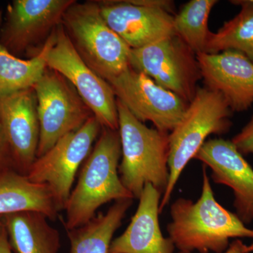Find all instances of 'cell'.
Wrapping results in <instances>:
<instances>
[{
	"label": "cell",
	"mask_w": 253,
	"mask_h": 253,
	"mask_svg": "<svg viewBox=\"0 0 253 253\" xmlns=\"http://www.w3.org/2000/svg\"><path fill=\"white\" fill-rule=\"evenodd\" d=\"M170 216L168 233L180 253H223L231 239H253V229L215 199L205 166L201 197L196 202L176 199L171 206Z\"/></svg>",
	"instance_id": "cell-1"
},
{
	"label": "cell",
	"mask_w": 253,
	"mask_h": 253,
	"mask_svg": "<svg viewBox=\"0 0 253 253\" xmlns=\"http://www.w3.org/2000/svg\"><path fill=\"white\" fill-rule=\"evenodd\" d=\"M121 156L119 131L102 127L65 206L66 218L63 223L66 230L89 222L104 204L134 199L118 175Z\"/></svg>",
	"instance_id": "cell-2"
},
{
	"label": "cell",
	"mask_w": 253,
	"mask_h": 253,
	"mask_svg": "<svg viewBox=\"0 0 253 253\" xmlns=\"http://www.w3.org/2000/svg\"><path fill=\"white\" fill-rule=\"evenodd\" d=\"M122 160L119 165L123 185L139 199L146 184L163 194L169 181V134L140 122L117 99Z\"/></svg>",
	"instance_id": "cell-3"
},
{
	"label": "cell",
	"mask_w": 253,
	"mask_h": 253,
	"mask_svg": "<svg viewBox=\"0 0 253 253\" xmlns=\"http://www.w3.org/2000/svg\"><path fill=\"white\" fill-rule=\"evenodd\" d=\"M233 113L222 95L206 86H198L180 122L169 134V181L160 204V213L170 201L183 169L208 136L230 130Z\"/></svg>",
	"instance_id": "cell-4"
},
{
	"label": "cell",
	"mask_w": 253,
	"mask_h": 253,
	"mask_svg": "<svg viewBox=\"0 0 253 253\" xmlns=\"http://www.w3.org/2000/svg\"><path fill=\"white\" fill-rule=\"evenodd\" d=\"M61 24L82 59L105 81L129 67L131 48L108 26L97 1H76L63 14Z\"/></svg>",
	"instance_id": "cell-5"
},
{
	"label": "cell",
	"mask_w": 253,
	"mask_h": 253,
	"mask_svg": "<svg viewBox=\"0 0 253 253\" xmlns=\"http://www.w3.org/2000/svg\"><path fill=\"white\" fill-rule=\"evenodd\" d=\"M129 67L145 75L188 104L202 80L196 54L176 35L131 49Z\"/></svg>",
	"instance_id": "cell-6"
},
{
	"label": "cell",
	"mask_w": 253,
	"mask_h": 253,
	"mask_svg": "<svg viewBox=\"0 0 253 253\" xmlns=\"http://www.w3.org/2000/svg\"><path fill=\"white\" fill-rule=\"evenodd\" d=\"M102 127L93 116L77 131L66 134L37 158L28 171L30 181L49 188L59 212L64 211L78 169L90 154Z\"/></svg>",
	"instance_id": "cell-7"
},
{
	"label": "cell",
	"mask_w": 253,
	"mask_h": 253,
	"mask_svg": "<svg viewBox=\"0 0 253 253\" xmlns=\"http://www.w3.org/2000/svg\"><path fill=\"white\" fill-rule=\"evenodd\" d=\"M33 88L40 123L39 158L63 136L79 129L94 114L72 84L49 68Z\"/></svg>",
	"instance_id": "cell-8"
},
{
	"label": "cell",
	"mask_w": 253,
	"mask_h": 253,
	"mask_svg": "<svg viewBox=\"0 0 253 253\" xmlns=\"http://www.w3.org/2000/svg\"><path fill=\"white\" fill-rule=\"evenodd\" d=\"M56 33V42L46 56L47 67L72 84L103 127L118 130L117 99L113 88L82 59L62 24Z\"/></svg>",
	"instance_id": "cell-9"
},
{
	"label": "cell",
	"mask_w": 253,
	"mask_h": 253,
	"mask_svg": "<svg viewBox=\"0 0 253 253\" xmlns=\"http://www.w3.org/2000/svg\"><path fill=\"white\" fill-rule=\"evenodd\" d=\"M107 82L116 99L138 121H149L163 132H171L176 127L189 105L144 73L130 67Z\"/></svg>",
	"instance_id": "cell-10"
},
{
	"label": "cell",
	"mask_w": 253,
	"mask_h": 253,
	"mask_svg": "<svg viewBox=\"0 0 253 253\" xmlns=\"http://www.w3.org/2000/svg\"><path fill=\"white\" fill-rule=\"evenodd\" d=\"M75 0H14L8 4L0 31V44L11 54L36 56V46L45 42L62 23ZM39 53V52H38Z\"/></svg>",
	"instance_id": "cell-11"
},
{
	"label": "cell",
	"mask_w": 253,
	"mask_h": 253,
	"mask_svg": "<svg viewBox=\"0 0 253 253\" xmlns=\"http://www.w3.org/2000/svg\"><path fill=\"white\" fill-rule=\"evenodd\" d=\"M211 169L216 184L229 186L234 193L235 214L244 224L253 221V169L231 141H206L195 156Z\"/></svg>",
	"instance_id": "cell-12"
},
{
	"label": "cell",
	"mask_w": 253,
	"mask_h": 253,
	"mask_svg": "<svg viewBox=\"0 0 253 253\" xmlns=\"http://www.w3.org/2000/svg\"><path fill=\"white\" fill-rule=\"evenodd\" d=\"M0 118L15 171L26 176L36 161L40 139L37 98L33 88L0 96Z\"/></svg>",
	"instance_id": "cell-13"
},
{
	"label": "cell",
	"mask_w": 253,
	"mask_h": 253,
	"mask_svg": "<svg viewBox=\"0 0 253 253\" xmlns=\"http://www.w3.org/2000/svg\"><path fill=\"white\" fill-rule=\"evenodd\" d=\"M205 86L224 96L233 112L253 104V63L239 51L196 54Z\"/></svg>",
	"instance_id": "cell-14"
},
{
	"label": "cell",
	"mask_w": 253,
	"mask_h": 253,
	"mask_svg": "<svg viewBox=\"0 0 253 253\" xmlns=\"http://www.w3.org/2000/svg\"><path fill=\"white\" fill-rule=\"evenodd\" d=\"M103 18L131 49L175 35L174 16L166 10L126 1H96Z\"/></svg>",
	"instance_id": "cell-15"
},
{
	"label": "cell",
	"mask_w": 253,
	"mask_h": 253,
	"mask_svg": "<svg viewBox=\"0 0 253 253\" xmlns=\"http://www.w3.org/2000/svg\"><path fill=\"white\" fill-rule=\"evenodd\" d=\"M162 193L148 184L126 231L113 240L109 253H174L172 240L163 236L159 223Z\"/></svg>",
	"instance_id": "cell-16"
},
{
	"label": "cell",
	"mask_w": 253,
	"mask_h": 253,
	"mask_svg": "<svg viewBox=\"0 0 253 253\" xmlns=\"http://www.w3.org/2000/svg\"><path fill=\"white\" fill-rule=\"evenodd\" d=\"M44 214L23 211L3 216V224L16 253H58L61 239Z\"/></svg>",
	"instance_id": "cell-17"
},
{
	"label": "cell",
	"mask_w": 253,
	"mask_h": 253,
	"mask_svg": "<svg viewBox=\"0 0 253 253\" xmlns=\"http://www.w3.org/2000/svg\"><path fill=\"white\" fill-rule=\"evenodd\" d=\"M23 211L41 212L53 221L59 213L47 186L14 170L4 173L0 176V217Z\"/></svg>",
	"instance_id": "cell-18"
},
{
	"label": "cell",
	"mask_w": 253,
	"mask_h": 253,
	"mask_svg": "<svg viewBox=\"0 0 253 253\" xmlns=\"http://www.w3.org/2000/svg\"><path fill=\"white\" fill-rule=\"evenodd\" d=\"M132 202V199L116 201L106 213H99L84 225L66 230L70 253H109L113 236Z\"/></svg>",
	"instance_id": "cell-19"
},
{
	"label": "cell",
	"mask_w": 253,
	"mask_h": 253,
	"mask_svg": "<svg viewBox=\"0 0 253 253\" xmlns=\"http://www.w3.org/2000/svg\"><path fill=\"white\" fill-rule=\"evenodd\" d=\"M56 30L31 59L17 57L0 44V96L33 88L41 79L48 68L46 56L56 42Z\"/></svg>",
	"instance_id": "cell-20"
},
{
	"label": "cell",
	"mask_w": 253,
	"mask_h": 253,
	"mask_svg": "<svg viewBox=\"0 0 253 253\" xmlns=\"http://www.w3.org/2000/svg\"><path fill=\"white\" fill-rule=\"evenodd\" d=\"M231 4L241 7L239 14L226 21L217 32H211L205 53L217 54L233 50L253 63V0H234Z\"/></svg>",
	"instance_id": "cell-21"
},
{
	"label": "cell",
	"mask_w": 253,
	"mask_h": 253,
	"mask_svg": "<svg viewBox=\"0 0 253 253\" xmlns=\"http://www.w3.org/2000/svg\"><path fill=\"white\" fill-rule=\"evenodd\" d=\"M217 0H191L174 16L175 35L196 54L205 53L211 31L208 19Z\"/></svg>",
	"instance_id": "cell-22"
},
{
	"label": "cell",
	"mask_w": 253,
	"mask_h": 253,
	"mask_svg": "<svg viewBox=\"0 0 253 253\" xmlns=\"http://www.w3.org/2000/svg\"><path fill=\"white\" fill-rule=\"evenodd\" d=\"M231 141L243 156L253 155V116Z\"/></svg>",
	"instance_id": "cell-23"
},
{
	"label": "cell",
	"mask_w": 253,
	"mask_h": 253,
	"mask_svg": "<svg viewBox=\"0 0 253 253\" xmlns=\"http://www.w3.org/2000/svg\"><path fill=\"white\" fill-rule=\"evenodd\" d=\"M11 170L15 171L14 161L0 118V176Z\"/></svg>",
	"instance_id": "cell-24"
},
{
	"label": "cell",
	"mask_w": 253,
	"mask_h": 253,
	"mask_svg": "<svg viewBox=\"0 0 253 253\" xmlns=\"http://www.w3.org/2000/svg\"><path fill=\"white\" fill-rule=\"evenodd\" d=\"M0 253H14L4 224L0 229Z\"/></svg>",
	"instance_id": "cell-25"
},
{
	"label": "cell",
	"mask_w": 253,
	"mask_h": 253,
	"mask_svg": "<svg viewBox=\"0 0 253 253\" xmlns=\"http://www.w3.org/2000/svg\"><path fill=\"white\" fill-rule=\"evenodd\" d=\"M246 247L247 245L245 244L241 239H235L231 243L225 252L223 253H248Z\"/></svg>",
	"instance_id": "cell-26"
},
{
	"label": "cell",
	"mask_w": 253,
	"mask_h": 253,
	"mask_svg": "<svg viewBox=\"0 0 253 253\" xmlns=\"http://www.w3.org/2000/svg\"><path fill=\"white\" fill-rule=\"evenodd\" d=\"M246 251H247L248 253L253 252V242L251 245H249V246H247V247H246Z\"/></svg>",
	"instance_id": "cell-27"
},
{
	"label": "cell",
	"mask_w": 253,
	"mask_h": 253,
	"mask_svg": "<svg viewBox=\"0 0 253 253\" xmlns=\"http://www.w3.org/2000/svg\"><path fill=\"white\" fill-rule=\"evenodd\" d=\"M3 226L2 217H0V229Z\"/></svg>",
	"instance_id": "cell-28"
},
{
	"label": "cell",
	"mask_w": 253,
	"mask_h": 253,
	"mask_svg": "<svg viewBox=\"0 0 253 253\" xmlns=\"http://www.w3.org/2000/svg\"><path fill=\"white\" fill-rule=\"evenodd\" d=\"M1 21H2V13L0 11V24H1Z\"/></svg>",
	"instance_id": "cell-29"
}]
</instances>
